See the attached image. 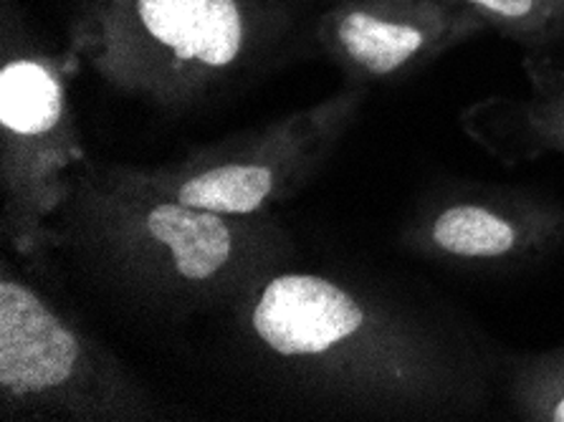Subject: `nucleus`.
<instances>
[{
  "label": "nucleus",
  "mask_w": 564,
  "mask_h": 422,
  "mask_svg": "<svg viewBox=\"0 0 564 422\" xmlns=\"http://www.w3.org/2000/svg\"><path fill=\"white\" fill-rule=\"evenodd\" d=\"M87 226L124 271L173 296H224L259 275L261 240L251 218L177 201L144 175L91 193Z\"/></svg>",
  "instance_id": "7ed1b4c3"
},
{
  "label": "nucleus",
  "mask_w": 564,
  "mask_h": 422,
  "mask_svg": "<svg viewBox=\"0 0 564 422\" xmlns=\"http://www.w3.org/2000/svg\"><path fill=\"white\" fill-rule=\"evenodd\" d=\"M263 39L251 0H87L74 54L117 89L175 105L236 74Z\"/></svg>",
  "instance_id": "f03ea898"
},
{
  "label": "nucleus",
  "mask_w": 564,
  "mask_h": 422,
  "mask_svg": "<svg viewBox=\"0 0 564 422\" xmlns=\"http://www.w3.org/2000/svg\"><path fill=\"white\" fill-rule=\"evenodd\" d=\"M489 25L466 0H339L319 39L347 74L390 82L417 74Z\"/></svg>",
  "instance_id": "6e6552de"
},
{
  "label": "nucleus",
  "mask_w": 564,
  "mask_h": 422,
  "mask_svg": "<svg viewBox=\"0 0 564 422\" xmlns=\"http://www.w3.org/2000/svg\"><path fill=\"white\" fill-rule=\"evenodd\" d=\"M403 244L438 263L514 269L564 246V203L507 187H453L431 195L415 210Z\"/></svg>",
  "instance_id": "0eeeda50"
},
{
  "label": "nucleus",
  "mask_w": 564,
  "mask_h": 422,
  "mask_svg": "<svg viewBox=\"0 0 564 422\" xmlns=\"http://www.w3.org/2000/svg\"><path fill=\"white\" fill-rule=\"evenodd\" d=\"M6 228L21 251L46 236L44 218L66 201V170L84 154L64 79L46 56H6L0 68Z\"/></svg>",
  "instance_id": "20e7f679"
},
{
  "label": "nucleus",
  "mask_w": 564,
  "mask_h": 422,
  "mask_svg": "<svg viewBox=\"0 0 564 422\" xmlns=\"http://www.w3.org/2000/svg\"><path fill=\"white\" fill-rule=\"evenodd\" d=\"M468 129L499 158H564V74L532 79L524 101H486L468 115Z\"/></svg>",
  "instance_id": "1a4fd4ad"
},
{
  "label": "nucleus",
  "mask_w": 564,
  "mask_h": 422,
  "mask_svg": "<svg viewBox=\"0 0 564 422\" xmlns=\"http://www.w3.org/2000/svg\"><path fill=\"white\" fill-rule=\"evenodd\" d=\"M497 31L524 48L529 79L564 74V0H466Z\"/></svg>",
  "instance_id": "9d476101"
},
{
  "label": "nucleus",
  "mask_w": 564,
  "mask_h": 422,
  "mask_svg": "<svg viewBox=\"0 0 564 422\" xmlns=\"http://www.w3.org/2000/svg\"><path fill=\"white\" fill-rule=\"evenodd\" d=\"M249 326L271 357L324 377L400 415L443 418L484 400V365L431 316L365 296L316 273L256 286Z\"/></svg>",
  "instance_id": "f257e3e1"
},
{
  "label": "nucleus",
  "mask_w": 564,
  "mask_h": 422,
  "mask_svg": "<svg viewBox=\"0 0 564 422\" xmlns=\"http://www.w3.org/2000/svg\"><path fill=\"white\" fill-rule=\"evenodd\" d=\"M509 394L521 420L564 422V342L514 361Z\"/></svg>",
  "instance_id": "9b49d317"
},
{
  "label": "nucleus",
  "mask_w": 564,
  "mask_h": 422,
  "mask_svg": "<svg viewBox=\"0 0 564 422\" xmlns=\"http://www.w3.org/2000/svg\"><path fill=\"white\" fill-rule=\"evenodd\" d=\"M355 94L299 111L263 132L187 160L175 172L144 175L177 201L213 213L256 218L292 195L357 109Z\"/></svg>",
  "instance_id": "39448f33"
},
{
  "label": "nucleus",
  "mask_w": 564,
  "mask_h": 422,
  "mask_svg": "<svg viewBox=\"0 0 564 422\" xmlns=\"http://www.w3.org/2000/svg\"><path fill=\"white\" fill-rule=\"evenodd\" d=\"M0 394L15 410L134 415L117 402V385L101 377L91 344L11 273L0 279Z\"/></svg>",
  "instance_id": "423d86ee"
}]
</instances>
